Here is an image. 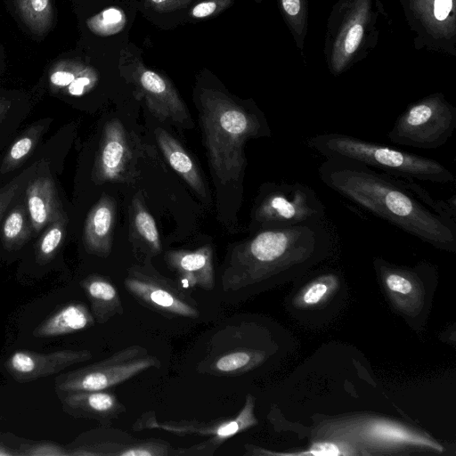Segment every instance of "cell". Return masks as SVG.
<instances>
[{"label": "cell", "mask_w": 456, "mask_h": 456, "mask_svg": "<svg viewBox=\"0 0 456 456\" xmlns=\"http://www.w3.org/2000/svg\"><path fill=\"white\" fill-rule=\"evenodd\" d=\"M318 173L326 186L375 216L436 248L455 251V220L428 207L412 190L411 179L341 157L326 158Z\"/></svg>", "instance_id": "1"}, {"label": "cell", "mask_w": 456, "mask_h": 456, "mask_svg": "<svg viewBox=\"0 0 456 456\" xmlns=\"http://www.w3.org/2000/svg\"><path fill=\"white\" fill-rule=\"evenodd\" d=\"M230 251L220 275L222 291L240 300L276 273L308 266L329 251L331 238L323 222L256 231Z\"/></svg>", "instance_id": "2"}, {"label": "cell", "mask_w": 456, "mask_h": 456, "mask_svg": "<svg viewBox=\"0 0 456 456\" xmlns=\"http://www.w3.org/2000/svg\"><path fill=\"white\" fill-rule=\"evenodd\" d=\"M200 104L204 143L211 168L222 184L238 182L246 166V142L270 136L268 124L255 106L244 107L217 90L203 89Z\"/></svg>", "instance_id": "3"}, {"label": "cell", "mask_w": 456, "mask_h": 456, "mask_svg": "<svg viewBox=\"0 0 456 456\" xmlns=\"http://www.w3.org/2000/svg\"><path fill=\"white\" fill-rule=\"evenodd\" d=\"M387 13L380 0H338L327 20L323 53L338 77L377 46Z\"/></svg>", "instance_id": "4"}, {"label": "cell", "mask_w": 456, "mask_h": 456, "mask_svg": "<svg viewBox=\"0 0 456 456\" xmlns=\"http://www.w3.org/2000/svg\"><path fill=\"white\" fill-rule=\"evenodd\" d=\"M307 145L325 158L351 159L402 178L437 183H452L455 179L453 174L436 159L348 134H317L308 139Z\"/></svg>", "instance_id": "5"}, {"label": "cell", "mask_w": 456, "mask_h": 456, "mask_svg": "<svg viewBox=\"0 0 456 456\" xmlns=\"http://www.w3.org/2000/svg\"><path fill=\"white\" fill-rule=\"evenodd\" d=\"M315 436L336 439L352 446L387 452L406 449L443 452L436 441L399 422L373 416H353L324 421L316 428Z\"/></svg>", "instance_id": "6"}, {"label": "cell", "mask_w": 456, "mask_h": 456, "mask_svg": "<svg viewBox=\"0 0 456 456\" xmlns=\"http://www.w3.org/2000/svg\"><path fill=\"white\" fill-rule=\"evenodd\" d=\"M255 398L248 394L240 411L232 417H221L209 420L182 419L159 421L152 411L139 417L133 429H157L176 436H207L204 442L189 447L176 448V456H212L229 438L256 426Z\"/></svg>", "instance_id": "7"}, {"label": "cell", "mask_w": 456, "mask_h": 456, "mask_svg": "<svg viewBox=\"0 0 456 456\" xmlns=\"http://www.w3.org/2000/svg\"><path fill=\"white\" fill-rule=\"evenodd\" d=\"M455 128L456 108L444 94L434 93L409 104L387 136L395 144L436 149L447 142Z\"/></svg>", "instance_id": "8"}, {"label": "cell", "mask_w": 456, "mask_h": 456, "mask_svg": "<svg viewBox=\"0 0 456 456\" xmlns=\"http://www.w3.org/2000/svg\"><path fill=\"white\" fill-rule=\"evenodd\" d=\"M325 208L313 188L296 182L267 183L261 190L252 212V226L287 227L323 222Z\"/></svg>", "instance_id": "9"}, {"label": "cell", "mask_w": 456, "mask_h": 456, "mask_svg": "<svg viewBox=\"0 0 456 456\" xmlns=\"http://www.w3.org/2000/svg\"><path fill=\"white\" fill-rule=\"evenodd\" d=\"M160 366V361L151 354L148 349L133 345L115 352L102 361L61 374L55 379V390H107L149 369H158Z\"/></svg>", "instance_id": "10"}, {"label": "cell", "mask_w": 456, "mask_h": 456, "mask_svg": "<svg viewBox=\"0 0 456 456\" xmlns=\"http://www.w3.org/2000/svg\"><path fill=\"white\" fill-rule=\"evenodd\" d=\"M128 293L142 305L168 318H198L194 297L177 281L154 268L151 262L131 266L124 279Z\"/></svg>", "instance_id": "11"}, {"label": "cell", "mask_w": 456, "mask_h": 456, "mask_svg": "<svg viewBox=\"0 0 456 456\" xmlns=\"http://www.w3.org/2000/svg\"><path fill=\"white\" fill-rule=\"evenodd\" d=\"M416 50L456 56V0H398Z\"/></svg>", "instance_id": "12"}, {"label": "cell", "mask_w": 456, "mask_h": 456, "mask_svg": "<svg viewBox=\"0 0 456 456\" xmlns=\"http://www.w3.org/2000/svg\"><path fill=\"white\" fill-rule=\"evenodd\" d=\"M119 69L126 80L134 87L139 100H142L152 115L162 122H171L189 127L191 115L176 88L168 78L148 69L140 59L125 56Z\"/></svg>", "instance_id": "13"}, {"label": "cell", "mask_w": 456, "mask_h": 456, "mask_svg": "<svg viewBox=\"0 0 456 456\" xmlns=\"http://www.w3.org/2000/svg\"><path fill=\"white\" fill-rule=\"evenodd\" d=\"M100 74L91 63L72 54L53 59L32 90L34 98L49 96L77 106L98 86Z\"/></svg>", "instance_id": "14"}, {"label": "cell", "mask_w": 456, "mask_h": 456, "mask_svg": "<svg viewBox=\"0 0 456 456\" xmlns=\"http://www.w3.org/2000/svg\"><path fill=\"white\" fill-rule=\"evenodd\" d=\"M246 330L243 322H232L216 330L208 340L197 370L213 376L234 377L258 365L265 353L246 344Z\"/></svg>", "instance_id": "15"}, {"label": "cell", "mask_w": 456, "mask_h": 456, "mask_svg": "<svg viewBox=\"0 0 456 456\" xmlns=\"http://www.w3.org/2000/svg\"><path fill=\"white\" fill-rule=\"evenodd\" d=\"M67 451L69 456H176L166 440L137 438L110 426L81 435Z\"/></svg>", "instance_id": "16"}, {"label": "cell", "mask_w": 456, "mask_h": 456, "mask_svg": "<svg viewBox=\"0 0 456 456\" xmlns=\"http://www.w3.org/2000/svg\"><path fill=\"white\" fill-rule=\"evenodd\" d=\"M63 161L54 157L42 159L35 176L22 192L34 239L52 221L68 212L58 183Z\"/></svg>", "instance_id": "17"}, {"label": "cell", "mask_w": 456, "mask_h": 456, "mask_svg": "<svg viewBox=\"0 0 456 456\" xmlns=\"http://www.w3.org/2000/svg\"><path fill=\"white\" fill-rule=\"evenodd\" d=\"M133 152L126 131L118 118L107 121L94 151L89 181L95 186L131 179Z\"/></svg>", "instance_id": "18"}, {"label": "cell", "mask_w": 456, "mask_h": 456, "mask_svg": "<svg viewBox=\"0 0 456 456\" xmlns=\"http://www.w3.org/2000/svg\"><path fill=\"white\" fill-rule=\"evenodd\" d=\"M92 357V352L87 349H61L43 354L20 350L12 354L4 366L14 380L26 383L57 374Z\"/></svg>", "instance_id": "19"}, {"label": "cell", "mask_w": 456, "mask_h": 456, "mask_svg": "<svg viewBox=\"0 0 456 456\" xmlns=\"http://www.w3.org/2000/svg\"><path fill=\"white\" fill-rule=\"evenodd\" d=\"M53 121L52 117L40 118L19 130L0 152V183L13 177L34 159Z\"/></svg>", "instance_id": "20"}, {"label": "cell", "mask_w": 456, "mask_h": 456, "mask_svg": "<svg viewBox=\"0 0 456 456\" xmlns=\"http://www.w3.org/2000/svg\"><path fill=\"white\" fill-rule=\"evenodd\" d=\"M164 259L183 288H200L207 291L215 288L213 248L210 245L194 250H168Z\"/></svg>", "instance_id": "21"}, {"label": "cell", "mask_w": 456, "mask_h": 456, "mask_svg": "<svg viewBox=\"0 0 456 456\" xmlns=\"http://www.w3.org/2000/svg\"><path fill=\"white\" fill-rule=\"evenodd\" d=\"M56 393L66 413L97 421L102 426H110L126 411L118 398L107 390Z\"/></svg>", "instance_id": "22"}, {"label": "cell", "mask_w": 456, "mask_h": 456, "mask_svg": "<svg viewBox=\"0 0 456 456\" xmlns=\"http://www.w3.org/2000/svg\"><path fill=\"white\" fill-rule=\"evenodd\" d=\"M117 215L115 200L102 193L86 213L82 243L85 251L99 257H107L111 253L113 229Z\"/></svg>", "instance_id": "23"}, {"label": "cell", "mask_w": 456, "mask_h": 456, "mask_svg": "<svg viewBox=\"0 0 456 456\" xmlns=\"http://www.w3.org/2000/svg\"><path fill=\"white\" fill-rule=\"evenodd\" d=\"M129 230L134 251L143 258V263L149 262L162 251L154 218L138 194L134 197L129 207Z\"/></svg>", "instance_id": "24"}, {"label": "cell", "mask_w": 456, "mask_h": 456, "mask_svg": "<svg viewBox=\"0 0 456 456\" xmlns=\"http://www.w3.org/2000/svg\"><path fill=\"white\" fill-rule=\"evenodd\" d=\"M34 240L22 193L9 206L0 222V251L17 254Z\"/></svg>", "instance_id": "25"}, {"label": "cell", "mask_w": 456, "mask_h": 456, "mask_svg": "<svg viewBox=\"0 0 456 456\" xmlns=\"http://www.w3.org/2000/svg\"><path fill=\"white\" fill-rule=\"evenodd\" d=\"M35 100L31 92L0 87V152L30 115Z\"/></svg>", "instance_id": "26"}, {"label": "cell", "mask_w": 456, "mask_h": 456, "mask_svg": "<svg viewBox=\"0 0 456 456\" xmlns=\"http://www.w3.org/2000/svg\"><path fill=\"white\" fill-rule=\"evenodd\" d=\"M80 286L90 302L96 322L103 324L124 313L119 291L110 279L90 274L80 281Z\"/></svg>", "instance_id": "27"}, {"label": "cell", "mask_w": 456, "mask_h": 456, "mask_svg": "<svg viewBox=\"0 0 456 456\" xmlns=\"http://www.w3.org/2000/svg\"><path fill=\"white\" fill-rule=\"evenodd\" d=\"M154 134L157 143L170 167L197 194L206 197L207 191L201 173L183 145L161 127H157Z\"/></svg>", "instance_id": "28"}, {"label": "cell", "mask_w": 456, "mask_h": 456, "mask_svg": "<svg viewBox=\"0 0 456 456\" xmlns=\"http://www.w3.org/2000/svg\"><path fill=\"white\" fill-rule=\"evenodd\" d=\"M94 318L84 303H69L45 319L33 331L37 338L73 334L94 324Z\"/></svg>", "instance_id": "29"}, {"label": "cell", "mask_w": 456, "mask_h": 456, "mask_svg": "<svg viewBox=\"0 0 456 456\" xmlns=\"http://www.w3.org/2000/svg\"><path fill=\"white\" fill-rule=\"evenodd\" d=\"M69 232L67 212L48 224L31 242L36 263L45 265L56 259L64 248Z\"/></svg>", "instance_id": "30"}, {"label": "cell", "mask_w": 456, "mask_h": 456, "mask_svg": "<svg viewBox=\"0 0 456 456\" xmlns=\"http://www.w3.org/2000/svg\"><path fill=\"white\" fill-rule=\"evenodd\" d=\"M22 26L35 38H43L54 25L53 0H12Z\"/></svg>", "instance_id": "31"}, {"label": "cell", "mask_w": 456, "mask_h": 456, "mask_svg": "<svg viewBox=\"0 0 456 456\" xmlns=\"http://www.w3.org/2000/svg\"><path fill=\"white\" fill-rule=\"evenodd\" d=\"M44 142L29 164L11 179L0 183V222L9 206L23 192L35 176L42 159L53 156L50 143Z\"/></svg>", "instance_id": "32"}, {"label": "cell", "mask_w": 456, "mask_h": 456, "mask_svg": "<svg viewBox=\"0 0 456 456\" xmlns=\"http://www.w3.org/2000/svg\"><path fill=\"white\" fill-rule=\"evenodd\" d=\"M277 3L297 49L302 51L308 31V0H277Z\"/></svg>", "instance_id": "33"}, {"label": "cell", "mask_w": 456, "mask_h": 456, "mask_svg": "<svg viewBox=\"0 0 456 456\" xmlns=\"http://www.w3.org/2000/svg\"><path fill=\"white\" fill-rule=\"evenodd\" d=\"M126 24V15L118 7H109L86 20V28L99 37L119 33Z\"/></svg>", "instance_id": "34"}, {"label": "cell", "mask_w": 456, "mask_h": 456, "mask_svg": "<svg viewBox=\"0 0 456 456\" xmlns=\"http://www.w3.org/2000/svg\"><path fill=\"white\" fill-rule=\"evenodd\" d=\"M247 454H257V455H312V456H338V455H354L357 452L354 451V447L336 439H324L322 441L314 442L305 452L285 453V452H269L260 448L252 447L249 449L247 447Z\"/></svg>", "instance_id": "35"}, {"label": "cell", "mask_w": 456, "mask_h": 456, "mask_svg": "<svg viewBox=\"0 0 456 456\" xmlns=\"http://www.w3.org/2000/svg\"><path fill=\"white\" fill-rule=\"evenodd\" d=\"M337 285V277L323 274L309 283L300 296L302 305L313 306L322 302Z\"/></svg>", "instance_id": "36"}, {"label": "cell", "mask_w": 456, "mask_h": 456, "mask_svg": "<svg viewBox=\"0 0 456 456\" xmlns=\"http://www.w3.org/2000/svg\"><path fill=\"white\" fill-rule=\"evenodd\" d=\"M18 452L23 456H69L67 448L52 442L24 443Z\"/></svg>", "instance_id": "37"}, {"label": "cell", "mask_w": 456, "mask_h": 456, "mask_svg": "<svg viewBox=\"0 0 456 456\" xmlns=\"http://www.w3.org/2000/svg\"><path fill=\"white\" fill-rule=\"evenodd\" d=\"M232 3L233 0H203L192 7L191 16L194 19L208 18L227 9Z\"/></svg>", "instance_id": "38"}, {"label": "cell", "mask_w": 456, "mask_h": 456, "mask_svg": "<svg viewBox=\"0 0 456 456\" xmlns=\"http://www.w3.org/2000/svg\"><path fill=\"white\" fill-rule=\"evenodd\" d=\"M151 6L158 12H171L186 7L191 0H148Z\"/></svg>", "instance_id": "39"}, {"label": "cell", "mask_w": 456, "mask_h": 456, "mask_svg": "<svg viewBox=\"0 0 456 456\" xmlns=\"http://www.w3.org/2000/svg\"><path fill=\"white\" fill-rule=\"evenodd\" d=\"M19 455L18 448L12 449L2 443H0V456H13Z\"/></svg>", "instance_id": "40"}, {"label": "cell", "mask_w": 456, "mask_h": 456, "mask_svg": "<svg viewBox=\"0 0 456 456\" xmlns=\"http://www.w3.org/2000/svg\"><path fill=\"white\" fill-rule=\"evenodd\" d=\"M5 69V53L4 49L2 45H0V86H1V79L3 77V74Z\"/></svg>", "instance_id": "41"}, {"label": "cell", "mask_w": 456, "mask_h": 456, "mask_svg": "<svg viewBox=\"0 0 456 456\" xmlns=\"http://www.w3.org/2000/svg\"><path fill=\"white\" fill-rule=\"evenodd\" d=\"M254 1H256V2H257V3H260V2H262V0H254Z\"/></svg>", "instance_id": "42"}]
</instances>
